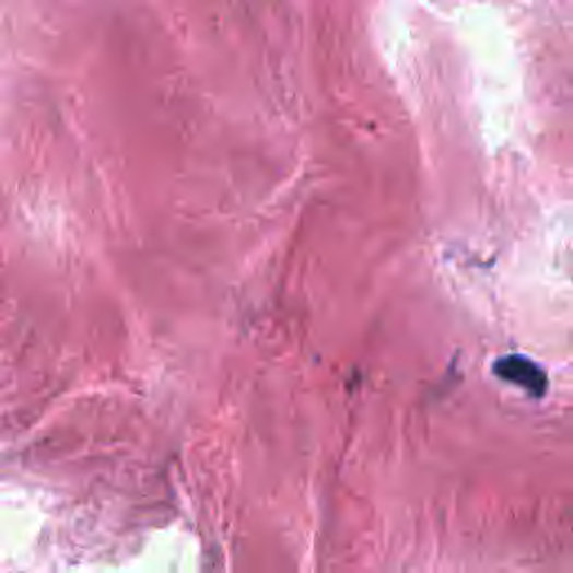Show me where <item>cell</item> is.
Listing matches in <instances>:
<instances>
[{
  "label": "cell",
  "mask_w": 573,
  "mask_h": 573,
  "mask_svg": "<svg viewBox=\"0 0 573 573\" xmlns=\"http://www.w3.org/2000/svg\"><path fill=\"white\" fill-rule=\"evenodd\" d=\"M495 374L502 378V381H508V384L527 390L529 395L534 397H542L547 393V374L545 370L529 361L527 356H504L495 363Z\"/></svg>",
  "instance_id": "1"
}]
</instances>
